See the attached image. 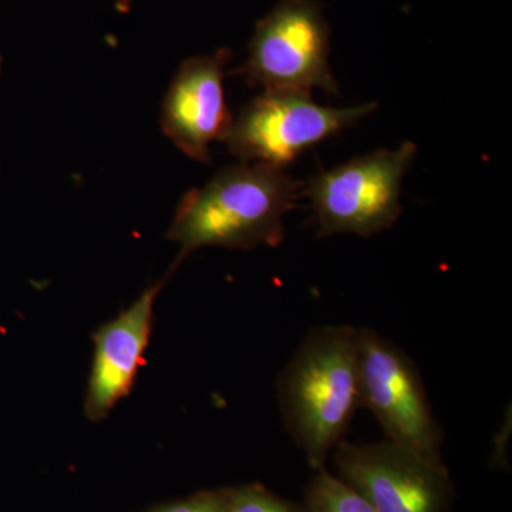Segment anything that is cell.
Wrapping results in <instances>:
<instances>
[{
  "mask_svg": "<svg viewBox=\"0 0 512 512\" xmlns=\"http://www.w3.org/2000/svg\"><path fill=\"white\" fill-rule=\"evenodd\" d=\"M303 185L284 168L241 163L222 168L204 187L184 195L167 239L180 244L173 269L205 247L275 248L285 239V217Z\"/></svg>",
  "mask_w": 512,
  "mask_h": 512,
  "instance_id": "1",
  "label": "cell"
},
{
  "mask_svg": "<svg viewBox=\"0 0 512 512\" xmlns=\"http://www.w3.org/2000/svg\"><path fill=\"white\" fill-rule=\"evenodd\" d=\"M278 403L289 436L322 466L360 407L359 329H312L279 376Z\"/></svg>",
  "mask_w": 512,
  "mask_h": 512,
  "instance_id": "2",
  "label": "cell"
},
{
  "mask_svg": "<svg viewBox=\"0 0 512 512\" xmlns=\"http://www.w3.org/2000/svg\"><path fill=\"white\" fill-rule=\"evenodd\" d=\"M416 156V144L406 141L313 175L301 195L311 202L318 237L353 234L370 238L392 228L402 217L404 175Z\"/></svg>",
  "mask_w": 512,
  "mask_h": 512,
  "instance_id": "3",
  "label": "cell"
},
{
  "mask_svg": "<svg viewBox=\"0 0 512 512\" xmlns=\"http://www.w3.org/2000/svg\"><path fill=\"white\" fill-rule=\"evenodd\" d=\"M330 36L320 0H279L256 22L247 60L232 74L264 90L339 94L330 66Z\"/></svg>",
  "mask_w": 512,
  "mask_h": 512,
  "instance_id": "4",
  "label": "cell"
},
{
  "mask_svg": "<svg viewBox=\"0 0 512 512\" xmlns=\"http://www.w3.org/2000/svg\"><path fill=\"white\" fill-rule=\"evenodd\" d=\"M377 103L362 106H322L311 93L264 90L245 104L232 120L225 143L242 163L285 168L305 151L342 134L372 114Z\"/></svg>",
  "mask_w": 512,
  "mask_h": 512,
  "instance_id": "5",
  "label": "cell"
},
{
  "mask_svg": "<svg viewBox=\"0 0 512 512\" xmlns=\"http://www.w3.org/2000/svg\"><path fill=\"white\" fill-rule=\"evenodd\" d=\"M359 394L360 407L373 413L387 441L440 461L443 431L416 363L370 328L359 329Z\"/></svg>",
  "mask_w": 512,
  "mask_h": 512,
  "instance_id": "6",
  "label": "cell"
},
{
  "mask_svg": "<svg viewBox=\"0 0 512 512\" xmlns=\"http://www.w3.org/2000/svg\"><path fill=\"white\" fill-rule=\"evenodd\" d=\"M342 480L377 512H440L444 473L440 461L384 441L336 446Z\"/></svg>",
  "mask_w": 512,
  "mask_h": 512,
  "instance_id": "7",
  "label": "cell"
},
{
  "mask_svg": "<svg viewBox=\"0 0 512 512\" xmlns=\"http://www.w3.org/2000/svg\"><path fill=\"white\" fill-rule=\"evenodd\" d=\"M231 59V50L218 49L184 60L165 93L161 128L175 147L198 163H211V144L225 140L234 120L224 92Z\"/></svg>",
  "mask_w": 512,
  "mask_h": 512,
  "instance_id": "8",
  "label": "cell"
},
{
  "mask_svg": "<svg viewBox=\"0 0 512 512\" xmlns=\"http://www.w3.org/2000/svg\"><path fill=\"white\" fill-rule=\"evenodd\" d=\"M165 282L148 286L120 315L93 333V363L84 397V414L90 421L107 419L133 389L153 333L154 305Z\"/></svg>",
  "mask_w": 512,
  "mask_h": 512,
  "instance_id": "9",
  "label": "cell"
},
{
  "mask_svg": "<svg viewBox=\"0 0 512 512\" xmlns=\"http://www.w3.org/2000/svg\"><path fill=\"white\" fill-rule=\"evenodd\" d=\"M308 512H377L365 498L340 478L320 471L308 494Z\"/></svg>",
  "mask_w": 512,
  "mask_h": 512,
  "instance_id": "10",
  "label": "cell"
},
{
  "mask_svg": "<svg viewBox=\"0 0 512 512\" xmlns=\"http://www.w3.org/2000/svg\"><path fill=\"white\" fill-rule=\"evenodd\" d=\"M227 512H295L284 501L261 488H242L229 495Z\"/></svg>",
  "mask_w": 512,
  "mask_h": 512,
  "instance_id": "11",
  "label": "cell"
},
{
  "mask_svg": "<svg viewBox=\"0 0 512 512\" xmlns=\"http://www.w3.org/2000/svg\"><path fill=\"white\" fill-rule=\"evenodd\" d=\"M228 497L201 494L181 503L167 505L157 512H227Z\"/></svg>",
  "mask_w": 512,
  "mask_h": 512,
  "instance_id": "12",
  "label": "cell"
},
{
  "mask_svg": "<svg viewBox=\"0 0 512 512\" xmlns=\"http://www.w3.org/2000/svg\"><path fill=\"white\" fill-rule=\"evenodd\" d=\"M131 3H133V0H117L116 8L121 13H127L131 8Z\"/></svg>",
  "mask_w": 512,
  "mask_h": 512,
  "instance_id": "13",
  "label": "cell"
},
{
  "mask_svg": "<svg viewBox=\"0 0 512 512\" xmlns=\"http://www.w3.org/2000/svg\"><path fill=\"white\" fill-rule=\"evenodd\" d=\"M0 69H2V56H0Z\"/></svg>",
  "mask_w": 512,
  "mask_h": 512,
  "instance_id": "14",
  "label": "cell"
}]
</instances>
